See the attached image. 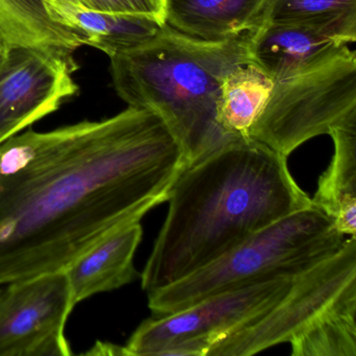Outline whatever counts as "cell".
I'll use <instances>...</instances> for the list:
<instances>
[{"instance_id": "obj_1", "label": "cell", "mask_w": 356, "mask_h": 356, "mask_svg": "<svg viewBox=\"0 0 356 356\" xmlns=\"http://www.w3.org/2000/svg\"><path fill=\"white\" fill-rule=\"evenodd\" d=\"M182 170L168 126L139 108L0 143V285L65 270L168 201Z\"/></svg>"}, {"instance_id": "obj_2", "label": "cell", "mask_w": 356, "mask_h": 356, "mask_svg": "<svg viewBox=\"0 0 356 356\" xmlns=\"http://www.w3.org/2000/svg\"><path fill=\"white\" fill-rule=\"evenodd\" d=\"M168 201V216L141 275L147 295L312 206L287 158L251 138L231 139L183 170Z\"/></svg>"}, {"instance_id": "obj_3", "label": "cell", "mask_w": 356, "mask_h": 356, "mask_svg": "<svg viewBox=\"0 0 356 356\" xmlns=\"http://www.w3.org/2000/svg\"><path fill=\"white\" fill-rule=\"evenodd\" d=\"M247 35L206 41L165 24L147 42L110 58L118 97L163 120L180 147L183 170L233 139L216 120L220 80L250 63Z\"/></svg>"}, {"instance_id": "obj_4", "label": "cell", "mask_w": 356, "mask_h": 356, "mask_svg": "<svg viewBox=\"0 0 356 356\" xmlns=\"http://www.w3.org/2000/svg\"><path fill=\"white\" fill-rule=\"evenodd\" d=\"M343 236L314 206L261 229L213 261L149 293L153 316L184 309L216 293L276 277H293L334 254Z\"/></svg>"}, {"instance_id": "obj_5", "label": "cell", "mask_w": 356, "mask_h": 356, "mask_svg": "<svg viewBox=\"0 0 356 356\" xmlns=\"http://www.w3.org/2000/svg\"><path fill=\"white\" fill-rule=\"evenodd\" d=\"M356 118V54L348 44L275 81L249 138L284 157L306 141Z\"/></svg>"}, {"instance_id": "obj_6", "label": "cell", "mask_w": 356, "mask_h": 356, "mask_svg": "<svg viewBox=\"0 0 356 356\" xmlns=\"http://www.w3.org/2000/svg\"><path fill=\"white\" fill-rule=\"evenodd\" d=\"M356 309V239L295 275L291 286L268 312L212 346L207 356L253 355L291 343L327 314Z\"/></svg>"}, {"instance_id": "obj_7", "label": "cell", "mask_w": 356, "mask_h": 356, "mask_svg": "<svg viewBox=\"0 0 356 356\" xmlns=\"http://www.w3.org/2000/svg\"><path fill=\"white\" fill-rule=\"evenodd\" d=\"M282 276L216 293L184 309L152 316L124 346L128 356H207L229 333L272 308L291 286Z\"/></svg>"}, {"instance_id": "obj_8", "label": "cell", "mask_w": 356, "mask_h": 356, "mask_svg": "<svg viewBox=\"0 0 356 356\" xmlns=\"http://www.w3.org/2000/svg\"><path fill=\"white\" fill-rule=\"evenodd\" d=\"M65 272L9 283L0 296V356H70L74 308Z\"/></svg>"}, {"instance_id": "obj_9", "label": "cell", "mask_w": 356, "mask_h": 356, "mask_svg": "<svg viewBox=\"0 0 356 356\" xmlns=\"http://www.w3.org/2000/svg\"><path fill=\"white\" fill-rule=\"evenodd\" d=\"M70 51L10 49L0 70V143L55 113L78 95Z\"/></svg>"}, {"instance_id": "obj_10", "label": "cell", "mask_w": 356, "mask_h": 356, "mask_svg": "<svg viewBox=\"0 0 356 356\" xmlns=\"http://www.w3.org/2000/svg\"><path fill=\"white\" fill-rule=\"evenodd\" d=\"M355 40L356 9H349L303 22L261 24L248 33V55L275 82Z\"/></svg>"}, {"instance_id": "obj_11", "label": "cell", "mask_w": 356, "mask_h": 356, "mask_svg": "<svg viewBox=\"0 0 356 356\" xmlns=\"http://www.w3.org/2000/svg\"><path fill=\"white\" fill-rule=\"evenodd\" d=\"M143 238L140 222H130L97 241L64 272L74 305L97 293L120 289L138 277L134 256Z\"/></svg>"}, {"instance_id": "obj_12", "label": "cell", "mask_w": 356, "mask_h": 356, "mask_svg": "<svg viewBox=\"0 0 356 356\" xmlns=\"http://www.w3.org/2000/svg\"><path fill=\"white\" fill-rule=\"evenodd\" d=\"M270 0H165V24L206 41L237 38L259 28Z\"/></svg>"}, {"instance_id": "obj_13", "label": "cell", "mask_w": 356, "mask_h": 356, "mask_svg": "<svg viewBox=\"0 0 356 356\" xmlns=\"http://www.w3.org/2000/svg\"><path fill=\"white\" fill-rule=\"evenodd\" d=\"M334 153L318 179L312 205L326 214L341 234L356 233V118L331 129Z\"/></svg>"}, {"instance_id": "obj_14", "label": "cell", "mask_w": 356, "mask_h": 356, "mask_svg": "<svg viewBox=\"0 0 356 356\" xmlns=\"http://www.w3.org/2000/svg\"><path fill=\"white\" fill-rule=\"evenodd\" d=\"M82 45L84 36L54 19L41 0H0V47L74 53Z\"/></svg>"}, {"instance_id": "obj_15", "label": "cell", "mask_w": 356, "mask_h": 356, "mask_svg": "<svg viewBox=\"0 0 356 356\" xmlns=\"http://www.w3.org/2000/svg\"><path fill=\"white\" fill-rule=\"evenodd\" d=\"M49 11L54 19L80 32L85 37V45L99 49L109 58L147 42L163 26L145 16L105 13L80 7Z\"/></svg>"}, {"instance_id": "obj_16", "label": "cell", "mask_w": 356, "mask_h": 356, "mask_svg": "<svg viewBox=\"0 0 356 356\" xmlns=\"http://www.w3.org/2000/svg\"><path fill=\"white\" fill-rule=\"evenodd\" d=\"M274 81L255 64L235 66L220 80L218 126L227 136L249 138V132L268 104Z\"/></svg>"}, {"instance_id": "obj_17", "label": "cell", "mask_w": 356, "mask_h": 356, "mask_svg": "<svg viewBox=\"0 0 356 356\" xmlns=\"http://www.w3.org/2000/svg\"><path fill=\"white\" fill-rule=\"evenodd\" d=\"M356 309L327 314L291 341L293 356H356Z\"/></svg>"}, {"instance_id": "obj_18", "label": "cell", "mask_w": 356, "mask_h": 356, "mask_svg": "<svg viewBox=\"0 0 356 356\" xmlns=\"http://www.w3.org/2000/svg\"><path fill=\"white\" fill-rule=\"evenodd\" d=\"M355 8L356 0H270L261 24L303 22Z\"/></svg>"}, {"instance_id": "obj_19", "label": "cell", "mask_w": 356, "mask_h": 356, "mask_svg": "<svg viewBox=\"0 0 356 356\" xmlns=\"http://www.w3.org/2000/svg\"><path fill=\"white\" fill-rule=\"evenodd\" d=\"M85 9L105 13L145 16L165 24V0H81Z\"/></svg>"}, {"instance_id": "obj_20", "label": "cell", "mask_w": 356, "mask_h": 356, "mask_svg": "<svg viewBox=\"0 0 356 356\" xmlns=\"http://www.w3.org/2000/svg\"><path fill=\"white\" fill-rule=\"evenodd\" d=\"M87 354H95V355H127L126 347L124 346L113 345L110 343H102L99 341L95 347H93Z\"/></svg>"}, {"instance_id": "obj_21", "label": "cell", "mask_w": 356, "mask_h": 356, "mask_svg": "<svg viewBox=\"0 0 356 356\" xmlns=\"http://www.w3.org/2000/svg\"><path fill=\"white\" fill-rule=\"evenodd\" d=\"M47 10L59 9V8L66 7H80L84 8L81 0H41Z\"/></svg>"}, {"instance_id": "obj_22", "label": "cell", "mask_w": 356, "mask_h": 356, "mask_svg": "<svg viewBox=\"0 0 356 356\" xmlns=\"http://www.w3.org/2000/svg\"><path fill=\"white\" fill-rule=\"evenodd\" d=\"M9 47H0V70L3 67V63L7 60L8 55H9Z\"/></svg>"}, {"instance_id": "obj_23", "label": "cell", "mask_w": 356, "mask_h": 356, "mask_svg": "<svg viewBox=\"0 0 356 356\" xmlns=\"http://www.w3.org/2000/svg\"><path fill=\"white\" fill-rule=\"evenodd\" d=\"M3 287H5V285H0V296L3 293Z\"/></svg>"}]
</instances>
